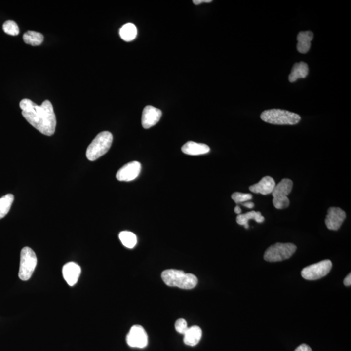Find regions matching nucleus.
<instances>
[{
    "label": "nucleus",
    "instance_id": "nucleus-1",
    "mask_svg": "<svg viewBox=\"0 0 351 351\" xmlns=\"http://www.w3.org/2000/svg\"><path fill=\"white\" fill-rule=\"evenodd\" d=\"M20 107L26 120L41 133L52 136L56 128V117L52 104L46 100L40 106L28 98L21 100Z\"/></svg>",
    "mask_w": 351,
    "mask_h": 351
},
{
    "label": "nucleus",
    "instance_id": "nucleus-2",
    "mask_svg": "<svg viewBox=\"0 0 351 351\" xmlns=\"http://www.w3.org/2000/svg\"><path fill=\"white\" fill-rule=\"evenodd\" d=\"M161 278L168 286L184 289H194L198 284V278L195 275L180 270H165L162 273Z\"/></svg>",
    "mask_w": 351,
    "mask_h": 351
},
{
    "label": "nucleus",
    "instance_id": "nucleus-3",
    "mask_svg": "<svg viewBox=\"0 0 351 351\" xmlns=\"http://www.w3.org/2000/svg\"><path fill=\"white\" fill-rule=\"evenodd\" d=\"M113 135L109 131H102L96 135L86 152L89 161H94L108 153L113 143Z\"/></svg>",
    "mask_w": 351,
    "mask_h": 351
},
{
    "label": "nucleus",
    "instance_id": "nucleus-4",
    "mask_svg": "<svg viewBox=\"0 0 351 351\" xmlns=\"http://www.w3.org/2000/svg\"><path fill=\"white\" fill-rule=\"evenodd\" d=\"M260 117L264 122L276 125H295L301 119L298 114L277 109L264 111Z\"/></svg>",
    "mask_w": 351,
    "mask_h": 351
},
{
    "label": "nucleus",
    "instance_id": "nucleus-5",
    "mask_svg": "<svg viewBox=\"0 0 351 351\" xmlns=\"http://www.w3.org/2000/svg\"><path fill=\"white\" fill-rule=\"evenodd\" d=\"M296 250L297 247L294 244L277 243L266 250L264 260L270 262H281L291 258Z\"/></svg>",
    "mask_w": 351,
    "mask_h": 351
},
{
    "label": "nucleus",
    "instance_id": "nucleus-6",
    "mask_svg": "<svg viewBox=\"0 0 351 351\" xmlns=\"http://www.w3.org/2000/svg\"><path fill=\"white\" fill-rule=\"evenodd\" d=\"M38 258L34 250L30 247L22 248L20 252V262L18 276L20 280L27 281L32 277L36 270Z\"/></svg>",
    "mask_w": 351,
    "mask_h": 351
},
{
    "label": "nucleus",
    "instance_id": "nucleus-7",
    "mask_svg": "<svg viewBox=\"0 0 351 351\" xmlns=\"http://www.w3.org/2000/svg\"><path fill=\"white\" fill-rule=\"evenodd\" d=\"M293 188L292 180L285 178L281 180L275 186L272 194L273 196V203L275 208L283 209L289 206V200L287 198Z\"/></svg>",
    "mask_w": 351,
    "mask_h": 351
},
{
    "label": "nucleus",
    "instance_id": "nucleus-8",
    "mask_svg": "<svg viewBox=\"0 0 351 351\" xmlns=\"http://www.w3.org/2000/svg\"><path fill=\"white\" fill-rule=\"evenodd\" d=\"M332 263L329 260H325L317 264L304 268L301 272V276L307 280H319L327 275L331 270Z\"/></svg>",
    "mask_w": 351,
    "mask_h": 351
},
{
    "label": "nucleus",
    "instance_id": "nucleus-9",
    "mask_svg": "<svg viewBox=\"0 0 351 351\" xmlns=\"http://www.w3.org/2000/svg\"><path fill=\"white\" fill-rule=\"evenodd\" d=\"M126 342L131 348H145L148 344V335L143 326H133L127 335Z\"/></svg>",
    "mask_w": 351,
    "mask_h": 351
},
{
    "label": "nucleus",
    "instance_id": "nucleus-10",
    "mask_svg": "<svg viewBox=\"0 0 351 351\" xmlns=\"http://www.w3.org/2000/svg\"><path fill=\"white\" fill-rule=\"evenodd\" d=\"M141 170V165L139 162L131 161L118 170L116 174L117 179L121 182L132 181L138 177Z\"/></svg>",
    "mask_w": 351,
    "mask_h": 351
},
{
    "label": "nucleus",
    "instance_id": "nucleus-11",
    "mask_svg": "<svg viewBox=\"0 0 351 351\" xmlns=\"http://www.w3.org/2000/svg\"><path fill=\"white\" fill-rule=\"evenodd\" d=\"M346 218V213L343 209L331 207L328 209V214L325 219L326 227L330 231H338Z\"/></svg>",
    "mask_w": 351,
    "mask_h": 351
},
{
    "label": "nucleus",
    "instance_id": "nucleus-12",
    "mask_svg": "<svg viewBox=\"0 0 351 351\" xmlns=\"http://www.w3.org/2000/svg\"><path fill=\"white\" fill-rule=\"evenodd\" d=\"M162 116L161 111L152 106L144 108L142 115V126L145 129H149L159 122Z\"/></svg>",
    "mask_w": 351,
    "mask_h": 351
},
{
    "label": "nucleus",
    "instance_id": "nucleus-13",
    "mask_svg": "<svg viewBox=\"0 0 351 351\" xmlns=\"http://www.w3.org/2000/svg\"><path fill=\"white\" fill-rule=\"evenodd\" d=\"M81 272V268L75 262L67 263L63 268V278L71 286L77 284Z\"/></svg>",
    "mask_w": 351,
    "mask_h": 351
},
{
    "label": "nucleus",
    "instance_id": "nucleus-14",
    "mask_svg": "<svg viewBox=\"0 0 351 351\" xmlns=\"http://www.w3.org/2000/svg\"><path fill=\"white\" fill-rule=\"evenodd\" d=\"M276 186L274 179L270 176H265L258 184L249 187L250 192L254 194L268 195L272 194Z\"/></svg>",
    "mask_w": 351,
    "mask_h": 351
},
{
    "label": "nucleus",
    "instance_id": "nucleus-15",
    "mask_svg": "<svg viewBox=\"0 0 351 351\" xmlns=\"http://www.w3.org/2000/svg\"><path fill=\"white\" fill-rule=\"evenodd\" d=\"M182 151L187 155L198 156L208 153L210 148L206 144L188 141L182 147Z\"/></svg>",
    "mask_w": 351,
    "mask_h": 351
},
{
    "label": "nucleus",
    "instance_id": "nucleus-16",
    "mask_svg": "<svg viewBox=\"0 0 351 351\" xmlns=\"http://www.w3.org/2000/svg\"><path fill=\"white\" fill-rule=\"evenodd\" d=\"M313 39V34L311 31L300 32L297 36V49L298 52L303 54L309 52Z\"/></svg>",
    "mask_w": 351,
    "mask_h": 351
},
{
    "label": "nucleus",
    "instance_id": "nucleus-17",
    "mask_svg": "<svg viewBox=\"0 0 351 351\" xmlns=\"http://www.w3.org/2000/svg\"><path fill=\"white\" fill-rule=\"evenodd\" d=\"M184 342L187 346L194 347L196 346L202 338V331L198 326L189 327L184 334Z\"/></svg>",
    "mask_w": 351,
    "mask_h": 351
},
{
    "label": "nucleus",
    "instance_id": "nucleus-18",
    "mask_svg": "<svg viewBox=\"0 0 351 351\" xmlns=\"http://www.w3.org/2000/svg\"><path fill=\"white\" fill-rule=\"evenodd\" d=\"M309 66L307 63L304 62L295 63L289 76V82L293 83L301 78H305L309 75Z\"/></svg>",
    "mask_w": 351,
    "mask_h": 351
},
{
    "label": "nucleus",
    "instance_id": "nucleus-19",
    "mask_svg": "<svg viewBox=\"0 0 351 351\" xmlns=\"http://www.w3.org/2000/svg\"><path fill=\"white\" fill-rule=\"evenodd\" d=\"M250 219H254L258 223H262L265 221L264 217L262 216V213L260 211H252L245 213V214L238 215L237 218H236V221L239 225L244 226L246 229H248L249 227L248 221Z\"/></svg>",
    "mask_w": 351,
    "mask_h": 351
},
{
    "label": "nucleus",
    "instance_id": "nucleus-20",
    "mask_svg": "<svg viewBox=\"0 0 351 351\" xmlns=\"http://www.w3.org/2000/svg\"><path fill=\"white\" fill-rule=\"evenodd\" d=\"M119 34H120V38L122 40L126 41V42H130V41L134 40L137 37L136 26L132 23L126 24L120 28Z\"/></svg>",
    "mask_w": 351,
    "mask_h": 351
},
{
    "label": "nucleus",
    "instance_id": "nucleus-21",
    "mask_svg": "<svg viewBox=\"0 0 351 351\" xmlns=\"http://www.w3.org/2000/svg\"><path fill=\"white\" fill-rule=\"evenodd\" d=\"M23 39L26 44L37 46L42 44L44 40V36L40 33L28 31L24 34Z\"/></svg>",
    "mask_w": 351,
    "mask_h": 351
},
{
    "label": "nucleus",
    "instance_id": "nucleus-22",
    "mask_svg": "<svg viewBox=\"0 0 351 351\" xmlns=\"http://www.w3.org/2000/svg\"><path fill=\"white\" fill-rule=\"evenodd\" d=\"M14 201V196L7 194L0 198V219H3L9 213Z\"/></svg>",
    "mask_w": 351,
    "mask_h": 351
},
{
    "label": "nucleus",
    "instance_id": "nucleus-23",
    "mask_svg": "<svg viewBox=\"0 0 351 351\" xmlns=\"http://www.w3.org/2000/svg\"><path fill=\"white\" fill-rule=\"evenodd\" d=\"M119 239L122 245L128 248H133L136 245L137 237L135 234L129 231L121 232L119 234Z\"/></svg>",
    "mask_w": 351,
    "mask_h": 351
},
{
    "label": "nucleus",
    "instance_id": "nucleus-24",
    "mask_svg": "<svg viewBox=\"0 0 351 351\" xmlns=\"http://www.w3.org/2000/svg\"><path fill=\"white\" fill-rule=\"evenodd\" d=\"M3 30L6 34L10 36H18L20 33L19 28L17 24L13 20H7L3 25Z\"/></svg>",
    "mask_w": 351,
    "mask_h": 351
},
{
    "label": "nucleus",
    "instance_id": "nucleus-25",
    "mask_svg": "<svg viewBox=\"0 0 351 351\" xmlns=\"http://www.w3.org/2000/svg\"><path fill=\"white\" fill-rule=\"evenodd\" d=\"M232 198L235 204H240L252 200V195L249 194H242V193L235 192L232 195Z\"/></svg>",
    "mask_w": 351,
    "mask_h": 351
},
{
    "label": "nucleus",
    "instance_id": "nucleus-26",
    "mask_svg": "<svg viewBox=\"0 0 351 351\" xmlns=\"http://www.w3.org/2000/svg\"><path fill=\"white\" fill-rule=\"evenodd\" d=\"M188 323L186 320L184 319H179L176 321L175 329L178 333L184 334L186 333L187 330L188 329Z\"/></svg>",
    "mask_w": 351,
    "mask_h": 351
},
{
    "label": "nucleus",
    "instance_id": "nucleus-27",
    "mask_svg": "<svg viewBox=\"0 0 351 351\" xmlns=\"http://www.w3.org/2000/svg\"><path fill=\"white\" fill-rule=\"evenodd\" d=\"M295 351H312L311 347L307 344H301L298 348H296Z\"/></svg>",
    "mask_w": 351,
    "mask_h": 351
},
{
    "label": "nucleus",
    "instance_id": "nucleus-28",
    "mask_svg": "<svg viewBox=\"0 0 351 351\" xmlns=\"http://www.w3.org/2000/svg\"><path fill=\"white\" fill-rule=\"evenodd\" d=\"M344 284L346 286H351V274L350 273L344 279Z\"/></svg>",
    "mask_w": 351,
    "mask_h": 351
},
{
    "label": "nucleus",
    "instance_id": "nucleus-29",
    "mask_svg": "<svg viewBox=\"0 0 351 351\" xmlns=\"http://www.w3.org/2000/svg\"><path fill=\"white\" fill-rule=\"evenodd\" d=\"M193 2H194L195 5H198L204 3V2H205V3H211L212 1H211V0H194Z\"/></svg>",
    "mask_w": 351,
    "mask_h": 351
},
{
    "label": "nucleus",
    "instance_id": "nucleus-30",
    "mask_svg": "<svg viewBox=\"0 0 351 351\" xmlns=\"http://www.w3.org/2000/svg\"><path fill=\"white\" fill-rule=\"evenodd\" d=\"M242 205H243V206L247 207L248 208H253L254 206V204L253 202H246L245 203H242Z\"/></svg>",
    "mask_w": 351,
    "mask_h": 351
},
{
    "label": "nucleus",
    "instance_id": "nucleus-31",
    "mask_svg": "<svg viewBox=\"0 0 351 351\" xmlns=\"http://www.w3.org/2000/svg\"><path fill=\"white\" fill-rule=\"evenodd\" d=\"M234 211H235V213H237V214L240 215L241 213V209L239 206H236L235 209H234Z\"/></svg>",
    "mask_w": 351,
    "mask_h": 351
}]
</instances>
